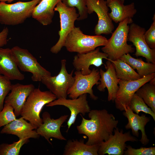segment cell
Wrapping results in <instances>:
<instances>
[{
  "label": "cell",
  "instance_id": "obj_14",
  "mask_svg": "<svg viewBox=\"0 0 155 155\" xmlns=\"http://www.w3.org/2000/svg\"><path fill=\"white\" fill-rule=\"evenodd\" d=\"M57 105L64 106L70 111V116L67 122V133L72 125L74 124L78 114L81 113L84 116L91 110L87 100V94H82L75 99L57 98L46 105L47 107Z\"/></svg>",
  "mask_w": 155,
  "mask_h": 155
},
{
  "label": "cell",
  "instance_id": "obj_23",
  "mask_svg": "<svg viewBox=\"0 0 155 155\" xmlns=\"http://www.w3.org/2000/svg\"><path fill=\"white\" fill-rule=\"evenodd\" d=\"M124 3L120 0H111L107 3L108 6L111 10V12L109 13L110 16L116 23L127 18L132 19L137 12L134 2L127 5H124Z\"/></svg>",
  "mask_w": 155,
  "mask_h": 155
},
{
  "label": "cell",
  "instance_id": "obj_8",
  "mask_svg": "<svg viewBox=\"0 0 155 155\" xmlns=\"http://www.w3.org/2000/svg\"><path fill=\"white\" fill-rule=\"evenodd\" d=\"M66 62L65 59L61 60V69L57 75L44 77L41 81L56 96L57 99L67 98V91L75 81V78L73 76V70L70 73H68Z\"/></svg>",
  "mask_w": 155,
  "mask_h": 155
},
{
  "label": "cell",
  "instance_id": "obj_30",
  "mask_svg": "<svg viewBox=\"0 0 155 155\" xmlns=\"http://www.w3.org/2000/svg\"><path fill=\"white\" fill-rule=\"evenodd\" d=\"M62 2L69 7H74L78 11L79 16L78 20H82L88 17L86 0H62Z\"/></svg>",
  "mask_w": 155,
  "mask_h": 155
},
{
  "label": "cell",
  "instance_id": "obj_38",
  "mask_svg": "<svg viewBox=\"0 0 155 155\" xmlns=\"http://www.w3.org/2000/svg\"><path fill=\"white\" fill-rule=\"evenodd\" d=\"M120 0L122 2L124 3L125 0Z\"/></svg>",
  "mask_w": 155,
  "mask_h": 155
},
{
  "label": "cell",
  "instance_id": "obj_29",
  "mask_svg": "<svg viewBox=\"0 0 155 155\" xmlns=\"http://www.w3.org/2000/svg\"><path fill=\"white\" fill-rule=\"evenodd\" d=\"M29 142V139H20L11 144H2L0 145V155H18L22 146Z\"/></svg>",
  "mask_w": 155,
  "mask_h": 155
},
{
  "label": "cell",
  "instance_id": "obj_33",
  "mask_svg": "<svg viewBox=\"0 0 155 155\" xmlns=\"http://www.w3.org/2000/svg\"><path fill=\"white\" fill-rule=\"evenodd\" d=\"M127 149L125 150L123 154L125 155H154L155 147H141L135 149L130 146H127Z\"/></svg>",
  "mask_w": 155,
  "mask_h": 155
},
{
  "label": "cell",
  "instance_id": "obj_32",
  "mask_svg": "<svg viewBox=\"0 0 155 155\" xmlns=\"http://www.w3.org/2000/svg\"><path fill=\"white\" fill-rule=\"evenodd\" d=\"M11 85L9 79L0 74V112L3 108L5 98L11 91Z\"/></svg>",
  "mask_w": 155,
  "mask_h": 155
},
{
  "label": "cell",
  "instance_id": "obj_24",
  "mask_svg": "<svg viewBox=\"0 0 155 155\" xmlns=\"http://www.w3.org/2000/svg\"><path fill=\"white\" fill-rule=\"evenodd\" d=\"M99 144L89 145L84 140H69L65 147L63 155H98Z\"/></svg>",
  "mask_w": 155,
  "mask_h": 155
},
{
  "label": "cell",
  "instance_id": "obj_10",
  "mask_svg": "<svg viewBox=\"0 0 155 155\" xmlns=\"http://www.w3.org/2000/svg\"><path fill=\"white\" fill-rule=\"evenodd\" d=\"M113 132L114 134L111 135L107 140L99 144L98 155H123L126 150L127 142L138 140L135 137L131 135L130 131L123 133L122 129L119 131L117 127Z\"/></svg>",
  "mask_w": 155,
  "mask_h": 155
},
{
  "label": "cell",
  "instance_id": "obj_25",
  "mask_svg": "<svg viewBox=\"0 0 155 155\" xmlns=\"http://www.w3.org/2000/svg\"><path fill=\"white\" fill-rule=\"evenodd\" d=\"M120 59L133 69H136L141 78L155 73V63L145 62L141 58H134L129 53L123 55Z\"/></svg>",
  "mask_w": 155,
  "mask_h": 155
},
{
  "label": "cell",
  "instance_id": "obj_26",
  "mask_svg": "<svg viewBox=\"0 0 155 155\" xmlns=\"http://www.w3.org/2000/svg\"><path fill=\"white\" fill-rule=\"evenodd\" d=\"M113 65L117 78L127 81L134 80L141 78L138 74L129 65L120 59L115 60L108 59Z\"/></svg>",
  "mask_w": 155,
  "mask_h": 155
},
{
  "label": "cell",
  "instance_id": "obj_4",
  "mask_svg": "<svg viewBox=\"0 0 155 155\" xmlns=\"http://www.w3.org/2000/svg\"><path fill=\"white\" fill-rule=\"evenodd\" d=\"M41 1H19L13 4L0 2V23L11 26L23 23L32 16L35 7Z\"/></svg>",
  "mask_w": 155,
  "mask_h": 155
},
{
  "label": "cell",
  "instance_id": "obj_35",
  "mask_svg": "<svg viewBox=\"0 0 155 155\" xmlns=\"http://www.w3.org/2000/svg\"><path fill=\"white\" fill-rule=\"evenodd\" d=\"M9 32V29L7 27L4 28L0 32V47L7 44Z\"/></svg>",
  "mask_w": 155,
  "mask_h": 155
},
{
  "label": "cell",
  "instance_id": "obj_28",
  "mask_svg": "<svg viewBox=\"0 0 155 155\" xmlns=\"http://www.w3.org/2000/svg\"><path fill=\"white\" fill-rule=\"evenodd\" d=\"M129 107L130 109L136 114L143 112L146 114L150 115L155 121V113L145 103L143 100L135 93L134 94L131 100Z\"/></svg>",
  "mask_w": 155,
  "mask_h": 155
},
{
  "label": "cell",
  "instance_id": "obj_18",
  "mask_svg": "<svg viewBox=\"0 0 155 155\" xmlns=\"http://www.w3.org/2000/svg\"><path fill=\"white\" fill-rule=\"evenodd\" d=\"M34 88L32 84H12L11 92L5 97L4 102L12 107L16 117L20 115L27 97Z\"/></svg>",
  "mask_w": 155,
  "mask_h": 155
},
{
  "label": "cell",
  "instance_id": "obj_37",
  "mask_svg": "<svg viewBox=\"0 0 155 155\" xmlns=\"http://www.w3.org/2000/svg\"><path fill=\"white\" fill-rule=\"evenodd\" d=\"M111 0H106L107 3L109 1H110Z\"/></svg>",
  "mask_w": 155,
  "mask_h": 155
},
{
  "label": "cell",
  "instance_id": "obj_34",
  "mask_svg": "<svg viewBox=\"0 0 155 155\" xmlns=\"http://www.w3.org/2000/svg\"><path fill=\"white\" fill-rule=\"evenodd\" d=\"M153 22L149 28L146 31L144 36L146 41L151 49H155V15L153 18Z\"/></svg>",
  "mask_w": 155,
  "mask_h": 155
},
{
  "label": "cell",
  "instance_id": "obj_11",
  "mask_svg": "<svg viewBox=\"0 0 155 155\" xmlns=\"http://www.w3.org/2000/svg\"><path fill=\"white\" fill-rule=\"evenodd\" d=\"M154 77L155 73H154L134 80L120 79L119 88L114 100L116 108L121 111H124L125 106H129L131 98L136 91Z\"/></svg>",
  "mask_w": 155,
  "mask_h": 155
},
{
  "label": "cell",
  "instance_id": "obj_27",
  "mask_svg": "<svg viewBox=\"0 0 155 155\" xmlns=\"http://www.w3.org/2000/svg\"><path fill=\"white\" fill-rule=\"evenodd\" d=\"M140 87L135 93L155 113V77Z\"/></svg>",
  "mask_w": 155,
  "mask_h": 155
},
{
  "label": "cell",
  "instance_id": "obj_16",
  "mask_svg": "<svg viewBox=\"0 0 155 155\" xmlns=\"http://www.w3.org/2000/svg\"><path fill=\"white\" fill-rule=\"evenodd\" d=\"M108 55L104 52H100V48L84 53H78L74 57L73 65L77 71H80L84 75H88L91 71L90 69L91 65L98 67L104 63L102 59H107Z\"/></svg>",
  "mask_w": 155,
  "mask_h": 155
},
{
  "label": "cell",
  "instance_id": "obj_17",
  "mask_svg": "<svg viewBox=\"0 0 155 155\" xmlns=\"http://www.w3.org/2000/svg\"><path fill=\"white\" fill-rule=\"evenodd\" d=\"M107 60L105 65L106 71H104L101 68L99 70L100 82L97 88L100 92H104L105 88H106L108 91V101H114L119 88L118 84L120 79L117 76L112 63Z\"/></svg>",
  "mask_w": 155,
  "mask_h": 155
},
{
  "label": "cell",
  "instance_id": "obj_9",
  "mask_svg": "<svg viewBox=\"0 0 155 155\" xmlns=\"http://www.w3.org/2000/svg\"><path fill=\"white\" fill-rule=\"evenodd\" d=\"M74 74V83L67 92L69 97L75 99L82 94H88L92 99L97 100L98 97L94 94L92 88L95 85L100 84L99 71L94 68L90 73L86 75L82 74L80 71H76Z\"/></svg>",
  "mask_w": 155,
  "mask_h": 155
},
{
  "label": "cell",
  "instance_id": "obj_31",
  "mask_svg": "<svg viewBox=\"0 0 155 155\" xmlns=\"http://www.w3.org/2000/svg\"><path fill=\"white\" fill-rule=\"evenodd\" d=\"M16 119L14 109L11 106L5 104L0 112V127L9 124Z\"/></svg>",
  "mask_w": 155,
  "mask_h": 155
},
{
  "label": "cell",
  "instance_id": "obj_36",
  "mask_svg": "<svg viewBox=\"0 0 155 155\" xmlns=\"http://www.w3.org/2000/svg\"><path fill=\"white\" fill-rule=\"evenodd\" d=\"M14 0H0V1H3L5 2L7 1V3H10Z\"/></svg>",
  "mask_w": 155,
  "mask_h": 155
},
{
  "label": "cell",
  "instance_id": "obj_12",
  "mask_svg": "<svg viewBox=\"0 0 155 155\" xmlns=\"http://www.w3.org/2000/svg\"><path fill=\"white\" fill-rule=\"evenodd\" d=\"M86 6L88 14L95 12L98 16V22L94 28L95 34L99 35L112 33L114 26L109 15L106 1L86 0Z\"/></svg>",
  "mask_w": 155,
  "mask_h": 155
},
{
  "label": "cell",
  "instance_id": "obj_2",
  "mask_svg": "<svg viewBox=\"0 0 155 155\" xmlns=\"http://www.w3.org/2000/svg\"><path fill=\"white\" fill-rule=\"evenodd\" d=\"M57 99L50 91H43L39 88H34L27 97L20 115L36 129L42 123L40 114L43 107Z\"/></svg>",
  "mask_w": 155,
  "mask_h": 155
},
{
  "label": "cell",
  "instance_id": "obj_20",
  "mask_svg": "<svg viewBox=\"0 0 155 155\" xmlns=\"http://www.w3.org/2000/svg\"><path fill=\"white\" fill-rule=\"evenodd\" d=\"M123 114L128 121V123L125 126L127 129H131L133 135L137 137L139 136V131L142 132V137L140 140L143 145H146L149 143V140L146 134L145 126L150 121L149 118L146 114H142L141 116L135 114L130 109L129 106H125Z\"/></svg>",
  "mask_w": 155,
  "mask_h": 155
},
{
  "label": "cell",
  "instance_id": "obj_15",
  "mask_svg": "<svg viewBox=\"0 0 155 155\" xmlns=\"http://www.w3.org/2000/svg\"><path fill=\"white\" fill-rule=\"evenodd\" d=\"M68 116V115H64L57 119H54L51 118L49 113L44 112L42 115V123L36 129V131L40 136L44 138L51 145L52 144L49 140L51 137L61 140H66V139L61 132L60 128Z\"/></svg>",
  "mask_w": 155,
  "mask_h": 155
},
{
  "label": "cell",
  "instance_id": "obj_13",
  "mask_svg": "<svg viewBox=\"0 0 155 155\" xmlns=\"http://www.w3.org/2000/svg\"><path fill=\"white\" fill-rule=\"evenodd\" d=\"M130 24L128 41L132 42L135 47L134 55L136 57H145L147 62L155 63V49L150 48L146 41L145 28L133 22Z\"/></svg>",
  "mask_w": 155,
  "mask_h": 155
},
{
  "label": "cell",
  "instance_id": "obj_6",
  "mask_svg": "<svg viewBox=\"0 0 155 155\" xmlns=\"http://www.w3.org/2000/svg\"><path fill=\"white\" fill-rule=\"evenodd\" d=\"M54 11H57L59 14L60 30L58 33L59 39L51 47L50 51L52 53L57 54L64 46L66 37L75 27L74 23L78 20L79 15L75 7H68L62 1L57 4Z\"/></svg>",
  "mask_w": 155,
  "mask_h": 155
},
{
  "label": "cell",
  "instance_id": "obj_5",
  "mask_svg": "<svg viewBox=\"0 0 155 155\" xmlns=\"http://www.w3.org/2000/svg\"><path fill=\"white\" fill-rule=\"evenodd\" d=\"M107 41L104 36L86 35L79 28L75 27L66 37L64 46L69 52L84 53L104 46Z\"/></svg>",
  "mask_w": 155,
  "mask_h": 155
},
{
  "label": "cell",
  "instance_id": "obj_19",
  "mask_svg": "<svg viewBox=\"0 0 155 155\" xmlns=\"http://www.w3.org/2000/svg\"><path fill=\"white\" fill-rule=\"evenodd\" d=\"M0 74L10 80H22L24 75L19 70L15 57L9 48L0 47Z\"/></svg>",
  "mask_w": 155,
  "mask_h": 155
},
{
  "label": "cell",
  "instance_id": "obj_22",
  "mask_svg": "<svg viewBox=\"0 0 155 155\" xmlns=\"http://www.w3.org/2000/svg\"><path fill=\"white\" fill-rule=\"evenodd\" d=\"M62 0H41L35 7L32 17L44 26L51 24L53 22L54 8Z\"/></svg>",
  "mask_w": 155,
  "mask_h": 155
},
{
  "label": "cell",
  "instance_id": "obj_3",
  "mask_svg": "<svg viewBox=\"0 0 155 155\" xmlns=\"http://www.w3.org/2000/svg\"><path fill=\"white\" fill-rule=\"evenodd\" d=\"M133 22L132 19L127 18L119 23L111 38L102 48L108 56V59L115 60L126 54L134 52V48L127 43L129 26Z\"/></svg>",
  "mask_w": 155,
  "mask_h": 155
},
{
  "label": "cell",
  "instance_id": "obj_1",
  "mask_svg": "<svg viewBox=\"0 0 155 155\" xmlns=\"http://www.w3.org/2000/svg\"><path fill=\"white\" fill-rule=\"evenodd\" d=\"M80 115L81 123L77 129L79 134L88 137L86 144L89 145L99 144L107 140L118 123L113 115L105 109L90 110L88 114L90 119Z\"/></svg>",
  "mask_w": 155,
  "mask_h": 155
},
{
  "label": "cell",
  "instance_id": "obj_21",
  "mask_svg": "<svg viewBox=\"0 0 155 155\" xmlns=\"http://www.w3.org/2000/svg\"><path fill=\"white\" fill-rule=\"evenodd\" d=\"M35 129L34 125L21 117L4 126L0 133L14 135L19 139H38L40 136Z\"/></svg>",
  "mask_w": 155,
  "mask_h": 155
},
{
  "label": "cell",
  "instance_id": "obj_7",
  "mask_svg": "<svg viewBox=\"0 0 155 155\" xmlns=\"http://www.w3.org/2000/svg\"><path fill=\"white\" fill-rule=\"evenodd\" d=\"M11 49L15 57L18 67L23 71L31 73L33 81L40 82L44 77L51 75V72L42 67L28 50L18 46Z\"/></svg>",
  "mask_w": 155,
  "mask_h": 155
}]
</instances>
